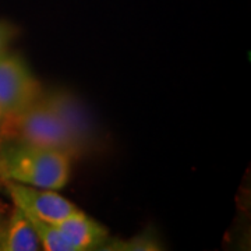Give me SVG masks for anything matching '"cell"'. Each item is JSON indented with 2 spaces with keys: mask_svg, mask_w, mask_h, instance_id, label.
I'll list each match as a JSON object with an SVG mask.
<instances>
[{
  "mask_svg": "<svg viewBox=\"0 0 251 251\" xmlns=\"http://www.w3.org/2000/svg\"><path fill=\"white\" fill-rule=\"evenodd\" d=\"M44 99L50 106L64 127L70 133L81 155L87 156L100 144L97 123L91 116L88 108L74 92L66 88L44 90Z\"/></svg>",
  "mask_w": 251,
  "mask_h": 251,
  "instance_id": "4",
  "label": "cell"
},
{
  "mask_svg": "<svg viewBox=\"0 0 251 251\" xmlns=\"http://www.w3.org/2000/svg\"><path fill=\"white\" fill-rule=\"evenodd\" d=\"M4 138H16L48 150L59 151L72 158L73 161L82 158L80 148L62 120L46 103L44 97H41L21 115L3 122L1 140Z\"/></svg>",
  "mask_w": 251,
  "mask_h": 251,
  "instance_id": "2",
  "label": "cell"
},
{
  "mask_svg": "<svg viewBox=\"0 0 251 251\" xmlns=\"http://www.w3.org/2000/svg\"><path fill=\"white\" fill-rule=\"evenodd\" d=\"M159 246L161 244L155 236L141 233L130 240H126V242L109 239V242L105 244V247L102 250H161Z\"/></svg>",
  "mask_w": 251,
  "mask_h": 251,
  "instance_id": "9",
  "label": "cell"
},
{
  "mask_svg": "<svg viewBox=\"0 0 251 251\" xmlns=\"http://www.w3.org/2000/svg\"><path fill=\"white\" fill-rule=\"evenodd\" d=\"M64 240L73 251L102 250L109 242V230L102 224L87 216L80 209L57 224Z\"/></svg>",
  "mask_w": 251,
  "mask_h": 251,
  "instance_id": "6",
  "label": "cell"
},
{
  "mask_svg": "<svg viewBox=\"0 0 251 251\" xmlns=\"http://www.w3.org/2000/svg\"><path fill=\"white\" fill-rule=\"evenodd\" d=\"M38 250H41V243L34 226L28 216L14 206L11 214L7 216V229L3 251Z\"/></svg>",
  "mask_w": 251,
  "mask_h": 251,
  "instance_id": "7",
  "label": "cell"
},
{
  "mask_svg": "<svg viewBox=\"0 0 251 251\" xmlns=\"http://www.w3.org/2000/svg\"><path fill=\"white\" fill-rule=\"evenodd\" d=\"M13 204L29 218L57 225L78 208L56 190L38 188L14 181H1Z\"/></svg>",
  "mask_w": 251,
  "mask_h": 251,
  "instance_id": "5",
  "label": "cell"
},
{
  "mask_svg": "<svg viewBox=\"0 0 251 251\" xmlns=\"http://www.w3.org/2000/svg\"><path fill=\"white\" fill-rule=\"evenodd\" d=\"M18 35V29L14 24L6 20H0V57L10 50V45Z\"/></svg>",
  "mask_w": 251,
  "mask_h": 251,
  "instance_id": "10",
  "label": "cell"
},
{
  "mask_svg": "<svg viewBox=\"0 0 251 251\" xmlns=\"http://www.w3.org/2000/svg\"><path fill=\"white\" fill-rule=\"evenodd\" d=\"M1 127H3V116L0 113V143H1Z\"/></svg>",
  "mask_w": 251,
  "mask_h": 251,
  "instance_id": "12",
  "label": "cell"
},
{
  "mask_svg": "<svg viewBox=\"0 0 251 251\" xmlns=\"http://www.w3.org/2000/svg\"><path fill=\"white\" fill-rule=\"evenodd\" d=\"M42 94L41 82L20 54L9 50L0 57V113L3 122L21 115Z\"/></svg>",
  "mask_w": 251,
  "mask_h": 251,
  "instance_id": "3",
  "label": "cell"
},
{
  "mask_svg": "<svg viewBox=\"0 0 251 251\" xmlns=\"http://www.w3.org/2000/svg\"><path fill=\"white\" fill-rule=\"evenodd\" d=\"M31 224L35 229L36 236L41 243V250L46 251H73L70 244L64 240V237L60 233L57 225L48 224L45 221L36 219V218H29Z\"/></svg>",
  "mask_w": 251,
  "mask_h": 251,
  "instance_id": "8",
  "label": "cell"
},
{
  "mask_svg": "<svg viewBox=\"0 0 251 251\" xmlns=\"http://www.w3.org/2000/svg\"><path fill=\"white\" fill-rule=\"evenodd\" d=\"M72 163L67 155L35 144L16 138L0 143V181L57 191L69 183Z\"/></svg>",
  "mask_w": 251,
  "mask_h": 251,
  "instance_id": "1",
  "label": "cell"
},
{
  "mask_svg": "<svg viewBox=\"0 0 251 251\" xmlns=\"http://www.w3.org/2000/svg\"><path fill=\"white\" fill-rule=\"evenodd\" d=\"M6 229H7V216H4L3 212H0V251L4 250Z\"/></svg>",
  "mask_w": 251,
  "mask_h": 251,
  "instance_id": "11",
  "label": "cell"
}]
</instances>
